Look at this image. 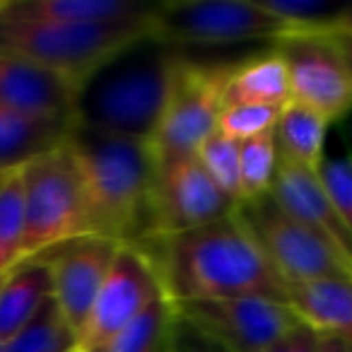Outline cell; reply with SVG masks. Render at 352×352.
Here are the masks:
<instances>
[{
	"instance_id": "1",
	"label": "cell",
	"mask_w": 352,
	"mask_h": 352,
	"mask_svg": "<svg viewBox=\"0 0 352 352\" xmlns=\"http://www.w3.org/2000/svg\"><path fill=\"white\" fill-rule=\"evenodd\" d=\"M135 244L152 258L174 304L232 297L287 302L289 287L236 210L198 230L145 236Z\"/></svg>"
},
{
	"instance_id": "2",
	"label": "cell",
	"mask_w": 352,
	"mask_h": 352,
	"mask_svg": "<svg viewBox=\"0 0 352 352\" xmlns=\"http://www.w3.org/2000/svg\"><path fill=\"white\" fill-rule=\"evenodd\" d=\"M85 184L92 234L135 244L150 232L155 162L147 142L78 126L68 140Z\"/></svg>"
},
{
	"instance_id": "3",
	"label": "cell",
	"mask_w": 352,
	"mask_h": 352,
	"mask_svg": "<svg viewBox=\"0 0 352 352\" xmlns=\"http://www.w3.org/2000/svg\"><path fill=\"white\" fill-rule=\"evenodd\" d=\"M155 39L152 17L104 25L22 22L0 17V49L56 70L82 87L109 63Z\"/></svg>"
},
{
	"instance_id": "4",
	"label": "cell",
	"mask_w": 352,
	"mask_h": 352,
	"mask_svg": "<svg viewBox=\"0 0 352 352\" xmlns=\"http://www.w3.org/2000/svg\"><path fill=\"white\" fill-rule=\"evenodd\" d=\"M128 54L99 70L82 87L78 126L104 135L147 142L169 92L174 51L162 49L142 58H128Z\"/></svg>"
},
{
	"instance_id": "5",
	"label": "cell",
	"mask_w": 352,
	"mask_h": 352,
	"mask_svg": "<svg viewBox=\"0 0 352 352\" xmlns=\"http://www.w3.org/2000/svg\"><path fill=\"white\" fill-rule=\"evenodd\" d=\"M20 174L25 193V258L92 234L82 174L68 142L27 164Z\"/></svg>"
},
{
	"instance_id": "6",
	"label": "cell",
	"mask_w": 352,
	"mask_h": 352,
	"mask_svg": "<svg viewBox=\"0 0 352 352\" xmlns=\"http://www.w3.org/2000/svg\"><path fill=\"white\" fill-rule=\"evenodd\" d=\"M225 65H203L174 54L162 116L147 140L155 166L196 157L198 147L217 133V121L225 109L222 94Z\"/></svg>"
},
{
	"instance_id": "7",
	"label": "cell",
	"mask_w": 352,
	"mask_h": 352,
	"mask_svg": "<svg viewBox=\"0 0 352 352\" xmlns=\"http://www.w3.org/2000/svg\"><path fill=\"white\" fill-rule=\"evenodd\" d=\"M152 34L160 44L225 46L246 41H278L294 32L261 8L258 0H171L157 3Z\"/></svg>"
},
{
	"instance_id": "8",
	"label": "cell",
	"mask_w": 352,
	"mask_h": 352,
	"mask_svg": "<svg viewBox=\"0 0 352 352\" xmlns=\"http://www.w3.org/2000/svg\"><path fill=\"white\" fill-rule=\"evenodd\" d=\"M236 212L254 232L256 241L287 287L331 278L352 280V270L340 256L316 232L285 210L273 193L241 203Z\"/></svg>"
},
{
	"instance_id": "9",
	"label": "cell",
	"mask_w": 352,
	"mask_h": 352,
	"mask_svg": "<svg viewBox=\"0 0 352 352\" xmlns=\"http://www.w3.org/2000/svg\"><path fill=\"white\" fill-rule=\"evenodd\" d=\"M164 297V285L145 249L121 244L78 338V352L102 350L116 333Z\"/></svg>"
},
{
	"instance_id": "10",
	"label": "cell",
	"mask_w": 352,
	"mask_h": 352,
	"mask_svg": "<svg viewBox=\"0 0 352 352\" xmlns=\"http://www.w3.org/2000/svg\"><path fill=\"white\" fill-rule=\"evenodd\" d=\"M176 314L227 352H263L299 323L287 302L265 297L184 302Z\"/></svg>"
},
{
	"instance_id": "11",
	"label": "cell",
	"mask_w": 352,
	"mask_h": 352,
	"mask_svg": "<svg viewBox=\"0 0 352 352\" xmlns=\"http://www.w3.org/2000/svg\"><path fill=\"white\" fill-rule=\"evenodd\" d=\"M289 80V102L328 123L352 111V80L328 32H302L278 41Z\"/></svg>"
},
{
	"instance_id": "12",
	"label": "cell",
	"mask_w": 352,
	"mask_h": 352,
	"mask_svg": "<svg viewBox=\"0 0 352 352\" xmlns=\"http://www.w3.org/2000/svg\"><path fill=\"white\" fill-rule=\"evenodd\" d=\"M234 210L236 203L217 188L196 157L155 166L147 236L198 230L230 217Z\"/></svg>"
},
{
	"instance_id": "13",
	"label": "cell",
	"mask_w": 352,
	"mask_h": 352,
	"mask_svg": "<svg viewBox=\"0 0 352 352\" xmlns=\"http://www.w3.org/2000/svg\"><path fill=\"white\" fill-rule=\"evenodd\" d=\"M118 246H121L118 241L107 236L87 234L39 254V258L46 261L51 270L54 302L75 338L82 333Z\"/></svg>"
},
{
	"instance_id": "14",
	"label": "cell",
	"mask_w": 352,
	"mask_h": 352,
	"mask_svg": "<svg viewBox=\"0 0 352 352\" xmlns=\"http://www.w3.org/2000/svg\"><path fill=\"white\" fill-rule=\"evenodd\" d=\"M80 87L56 70L0 49V107L46 118H78Z\"/></svg>"
},
{
	"instance_id": "15",
	"label": "cell",
	"mask_w": 352,
	"mask_h": 352,
	"mask_svg": "<svg viewBox=\"0 0 352 352\" xmlns=\"http://www.w3.org/2000/svg\"><path fill=\"white\" fill-rule=\"evenodd\" d=\"M270 193L285 210L292 212L311 232H316L352 270V234L328 198L318 171L299 169L280 162Z\"/></svg>"
},
{
	"instance_id": "16",
	"label": "cell",
	"mask_w": 352,
	"mask_h": 352,
	"mask_svg": "<svg viewBox=\"0 0 352 352\" xmlns=\"http://www.w3.org/2000/svg\"><path fill=\"white\" fill-rule=\"evenodd\" d=\"M78 118H46L0 107V176L25 169L39 157L63 147Z\"/></svg>"
},
{
	"instance_id": "17",
	"label": "cell",
	"mask_w": 352,
	"mask_h": 352,
	"mask_svg": "<svg viewBox=\"0 0 352 352\" xmlns=\"http://www.w3.org/2000/svg\"><path fill=\"white\" fill-rule=\"evenodd\" d=\"M140 0H8L0 17L22 22H63V25H104L155 15Z\"/></svg>"
},
{
	"instance_id": "18",
	"label": "cell",
	"mask_w": 352,
	"mask_h": 352,
	"mask_svg": "<svg viewBox=\"0 0 352 352\" xmlns=\"http://www.w3.org/2000/svg\"><path fill=\"white\" fill-rule=\"evenodd\" d=\"M54 299V280L46 261L25 258L0 278V342L25 331Z\"/></svg>"
},
{
	"instance_id": "19",
	"label": "cell",
	"mask_w": 352,
	"mask_h": 352,
	"mask_svg": "<svg viewBox=\"0 0 352 352\" xmlns=\"http://www.w3.org/2000/svg\"><path fill=\"white\" fill-rule=\"evenodd\" d=\"M222 94L227 104H258V107L283 109L289 102L287 65L280 51L249 56L239 63H230L222 70Z\"/></svg>"
},
{
	"instance_id": "20",
	"label": "cell",
	"mask_w": 352,
	"mask_h": 352,
	"mask_svg": "<svg viewBox=\"0 0 352 352\" xmlns=\"http://www.w3.org/2000/svg\"><path fill=\"white\" fill-rule=\"evenodd\" d=\"M287 307L302 323L328 338L352 342V280L331 278L292 285Z\"/></svg>"
},
{
	"instance_id": "21",
	"label": "cell",
	"mask_w": 352,
	"mask_h": 352,
	"mask_svg": "<svg viewBox=\"0 0 352 352\" xmlns=\"http://www.w3.org/2000/svg\"><path fill=\"white\" fill-rule=\"evenodd\" d=\"M328 121L318 113L309 111L302 104L287 102L278 113L275 123V147L283 164L299 169L318 171L323 164V145H326Z\"/></svg>"
},
{
	"instance_id": "22",
	"label": "cell",
	"mask_w": 352,
	"mask_h": 352,
	"mask_svg": "<svg viewBox=\"0 0 352 352\" xmlns=\"http://www.w3.org/2000/svg\"><path fill=\"white\" fill-rule=\"evenodd\" d=\"M179 314L169 297L155 302L111 338L102 352H171Z\"/></svg>"
},
{
	"instance_id": "23",
	"label": "cell",
	"mask_w": 352,
	"mask_h": 352,
	"mask_svg": "<svg viewBox=\"0 0 352 352\" xmlns=\"http://www.w3.org/2000/svg\"><path fill=\"white\" fill-rule=\"evenodd\" d=\"M20 171L0 176V278L25 261V193Z\"/></svg>"
},
{
	"instance_id": "24",
	"label": "cell",
	"mask_w": 352,
	"mask_h": 352,
	"mask_svg": "<svg viewBox=\"0 0 352 352\" xmlns=\"http://www.w3.org/2000/svg\"><path fill=\"white\" fill-rule=\"evenodd\" d=\"M0 352H78V338L51 299L25 331L0 342Z\"/></svg>"
},
{
	"instance_id": "25",
	"label": "cell",
	"mask_w": 352,
	"mask_h": 352,
	"mask_svg": "<svg viewBox=\"0 0 352 352\" xmlns=\"http://www.w3.org/2000/svg\"><path fill=\"white\" fill-rule=\"evenodd\" d=\"M278 147L273 133L239 142V171L244 186V203L273 191L278 174Z\"/></svg>"
},
{
	"instance_id": "26",
	"label": "cell",
	"mask_w": 352,
	"mask_h": 352,
	"mask_svg": "<svg viewBox=\"0 0 352 352\" xmlns=\"http://www.w3.org/2000/svg\"><path fill=\"white\" fill-rule=\"evenodd\" d=\"M196 160L201 162L206 174L217 184V188L227 198H232L239 208L244 203V186H241L239 171V142L215 133L198 147Z\"/></svg>"
},
{
	"instance_id": "27",
	"label": "cell",
	"mask_w": 352,
	"mask_h": 352,
	"mask_svg": "<svg viewBox=\"0 0 352 352\" xmlns=\"http://www.w3.org/2000/svg\"><path fill=\"white\" fill-rule=\"evenodd\" d=\"M280 109L258 107V104H227L217 121V133L234 142L265 135L275 131Z\"/></svg>"
},
{
	"instance_id": "28",
	"label": "cell",
	"mask_w": 352,
	"mask_h": 352,
	"mask_svg": "<svg viewBox=\"0 0 352 352\" xmlns=\"http://www.w3.org/2000/svg\"><path fill=\"white\" fill-rule=\"evenodd\" d=\"M318 179H321L328 198L340 212L342 222L352 234V155L323 160L321 169H318Z\"/></svg>"
},
{
	"instance_id": "29",
	"label": "cell",
	"mask_w": 352,
	"mask_h": 352,
	"mask_svg": "<svg viewBox=\"0 0 352 352\" xmlns=\"http://www.w3.org/2000/svg\"><path fill=\"white\" fill-rule=\"evenodd\" d=\"M323 340H326L323 333L314 331L311 326L299 321L263 352H323Z\"/></svg>"
},
{
	"instance_id": "30",
	"label": "cell",
	"mask_w": 352,
	"mask_h": 352,
	"mask_svg": "<svg viewBox=\"0 0 352 352\" xmlns=\"http://www.w3.org/2000/svg\"><path fill=\"white\" fill-rule=\"evenodd\" d=\"M171 352H227V350H222L217 342H212L210 338H206L201 331H196L193 326H188L186 321L179 318L176 336H174V350Z\"/></svg>"
},
{
	"instance_id": "31",
	"label": "cell",
	"mask_w": 352,
	"mask_h": 352,
	"mask_svg": "<svg viewBox=\"0 0 352 352\" xmlns=\"http://www.w3.org/2000/svg\"><path fill=\"white\" fill-rule=\"evenodd\" d=\"M328 36H331L333 44H336L338 54H340L342 63H345L347 73H350V80H352V34H336V32H328Z\"/></svg>"
},
{
	"instance_id": "32",
	"label": "cell",
	"mask_w": 352,
	"mask_h": 352,
	"mask_svg": "<svg viewBox=\"0 0 352 352\" xmlns=\"http://www.w3.org/2000/svg\"><path fill=\"white\" fill-rule=\"evenodd\" d=\"M326 32H336V34H352V6H342L336 20L331 22Z\"/></svg>"
},
{
	"instance_id": "33",
	"label": "cell",
	"mask_w": 352,
	"mask_h": 352,
	"mask_svg": "<svg viewBox=\"0 0 352 352\" xmlns=\"http://www.w3.org/2000/svg\"><path fill=\"white\" fill-rule=\"evenodd\" d=\"M323 352H352V342L326 336V340H323Z\"/></svg>"
},
{
	"instance_id": "34",
	"label": "cell",
	"mask_w": 352,
	"mask_h": 352,
	"mask_svg": "<svg viewBox=\"0 0 352 352\" xmlns=\"http://www.w3.org/2000/svg\"><path fill=\"white\" fill-rule=\"evenodd\" d=\"M8 6V0H0V12H3V8Z\"/></svg>"
},
{
	"instance_id": "35",
	"label": "cell",
	"mask_w": 352,
	"mask_h": 352,
	"mask_svg": "<svg viewBox=\"0 0 352 352\" xmlns=\"http://www.w3.org/2000/svg\"><path fill=\"white\" fill-rule=\"evenodd\" d=\"M87 352H102V350H87Z\"/></svg>"
}]
</instances>
